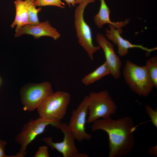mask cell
Masks as SVG:
<instances>
[{
	"mask_svg": "<svg viewBox=\"0 0 157 157\" xmlns=\"http://www.w3.org/2000/svg\"><path fill=\"white\" fill-rule=\"evenodd\" d=\"M93 131L102 130L108 134L109 140V157H126L135 144L134 132L136 129L133 119L125 116L117 120L111 117L97 120L91 126Z\"/></svg>",
	"mask_w": 157,
	"mask_h": 157,
	"instance_id": "obj_1",
	"label": "cell"
},
{
	"mask_svg": "<svg viewBox=\"0 0 157 157\" xmlns=\"http://www.w3.org/2000/svg\"><path fill=\"white\" fill-rule=\"evenodd\" d=\"M123 74L130 89L140 96L147 97L154 87L145 65L139 66L127 60Z\"/></svg>",
	"mask_w": 157,
	"mask_h": 157,
	"instance_id": "obj_2",
	"label": "cell"
},
{
	"mask_svg": "<svg viewBox=\"0 0 157 157\" xmlns=\"http://www.w3.org/2000/svg\"><path fill=\"white\" fill-rule=\"evenodd\" d=\"M70 98V94L67 92H52L37 108L39 117L61 121L67 113Z\"/></svg>",
	"mask_w": 157,
	"mask_h": 157,
	"instance_id": "obj_3",
	"label": "cell"
},
{
	"mask_svg": "<svg viewBox=\"0 0 157 157\" xmlns=\"http://www.w3.org/2000/svg\"><path fill=\"white\" fill-rule=\"evenodd\" d=\"M88 96V115L87 123H93L100 118L110 117L115 113L116 105L107 90L92 92Z\"/></svg>",
	"mask_w": 157,
	"mask_h": 157,
	"instance_id": "obj_4",
	"label": "cell"
},
{
	"mask_svg": "<svg viewBox=\"0 0 157 157\" xmlns=\"http://www.w3.org/2000/svg\"><path fill=\"white\" fill-rule=\"evenodd\" d=\"M61 121L47 119L40 117L30 119L22 127L20 132L15 137V141L21 145L20 151L13 157H23L27 154V146L39 135L43 133L46 127L51 125L59 129Z\"/></svg>",
	"mask_w": 157,
	"mask_h": 157,
	"instance_id": "obj_5",
	"label": "cell"
},
{
	"mask_svg": "<svg viewBox=\"0 0 157 157\" xmlns=\"http://www.w3.org/2000/svg\"><path fill=\"white\" fill-rule=\"evenodd\" d=\"M95 1V0L82 1L77 7L74 15V23L78 42L92 60H93L94 54L101 48L99 46H95L93 44L91 30L84 19V12L87 5Z\"/></svg>",
	"mask_w": 157,
	"mask_h": 157,
	"instance_id": "obj_6",
	"label": "cell"
},
{
	"mask_svg": "<svg viewBox=\"0 0 157 157\" xmlns=\"http://www.w3.org/2000/svg\"><path fill=\"white\" fill-rule=\"evenodd\" d=\"M53 92L52 85L48 82L35 84L24 89L21 94L24 110L33 111Z\"/></svg>",
	"mask_w": 157,
	"mask_h": 157,
	"instance_id": "obj_7",
	"label": "cell"
},
{
	"mask_svg": "<svg viewBox=\"0 0 157 157\" xmlns=\"http://www.w3.org/2000/svg\"><path fill=\"white\" fill-rule=\"evenodd\" d=\"M89 99L85 96L77 107L72 112L68 127L75 139L79 142L84 140H90L92 135L85 131V126L88 113Z\"/></svg>",
	"mask_w": 157,
	"mask_h": 157,
	"instance_id": "obj_8",
	"label": "cell"
},
{
	"mask_svg": "<svg viewBox=\"0 0 157 157\" xmlns=\"http://www.w3.org/2000/svg\"><path fill=\"white\" fill-rule=\"evenodd\" d=\"M58 129L63 134V141L54 142L50 136L44 138L42 140L51 149H56L61 153L64 157H79L80 153L75 145V138L67 124L61 122Z\"/></svg>",
	"mask_w": 157,
	"mask_h": 157,
	"instance_id": "obj_9",
	"label": "cell"
},
{
	"mask_svg": "<svg viewBox=\"0 0 157 157\" xmlns=\"http://www.w3.org/2000/svg\"><path fill=\"white\" fill-rule=\"evenodd\" d=\"M96 39L99 46L103 49L106 58V62L109 67L110 74L114 78L117 79L121 76L122 62L115 53L113 44L102 34L97 33Z\"/></svg>",
	"mask_w": 157,
	"mask_h": 157,
	"instance_id": "obj_10",
	"label": "cell"
},
{
	"mask_svg": "<svg viewBox=\"0 0 157 157\" xmlns=\"http://www.w3.org/2000/svg\"><path fill=\"white\" fill-rule=\"evenodd\" d=\"M109 26L110 29L106 30V35L109 40L117 45L118 53L120 56H123L127 55L129 49L131 48H139L149 53L157 49V47L149 49L141 45L133 44L121 36L120 35L122 30L121 28H116L111 24H109Z\"/></svg>",
	"mask_w": 157,
	"mask_h": 157,
	"instance_id": "obj_11",
	"label": "cell"
},
{
	"mask_svg": "<svg viewBox=\"0 0 157 157\" xmlns=\"http://www.w3.org/2000/svg\"><path fill=\"white\" fill-rule=\"evenodd\" d=\"M24 34L32 35L35 39L42 36H49L55 40L60 37V33L51 26L48 20L40 22L36 24H29L24 26L15 33V36L18 37Z\"/></svg>",
	"mask_w": 157,
	"mask_h": 157,
	"instance_id": "obj_12",
	"label": "cell"
},
{
	"mask_svg": "<svg viewBox=\"0 0 157 157\" xmlns=\"http://www.w3.org/2000/svg\"><path fill=\"white\" fill-rule=\"evenodd\" d=\"M100 6L98 13L94 17V22L98 28H101L106 24L113 25L116 28H121L127 24L129 20L127 19L121 22H113L110 18V11L105 0H100Z\"/></svg>",
	"mask_w": 157,
	"mask_h": 157,
	"instance_id": "obj_13",
	"label": "cell"
},
{
	"mask_svg": "<svg viewBox=\"0 0 157 157\" xmlns=\"http://www.w3.org/2000/svg\"><path fill=\"white\" fill-rule=\"evenodd\" d=\"M14 3L15 16L10 26L12 28L16 26L15 32L16 33L22 27L29 24V17L28 9L24 0H16Z\"/></svg>",
	"mask_w": 157,
	"mask_h": 157,
	"instance_id": "obj_14",
	"label": "cell"
},
{
	"mask_svg": "<svg viewBox=\"0 0 157 157\" xmlns=\"http://www.w3.org/2000/svg\"><path fill=\"white\" fill-rule=\"evenodd\" d=\"M110 74L108 66L106 61L94 70L85 76L82 79L83 84L88 86Z\"/></svg>",
	"mask_w": 157,
	"mask_h": 157,
	"instance_id": "obj_15",
	"label": "cell"
},
{
	"mask_svg": "<svg viewBox=\"0 0 157 157\" xmlns=\"http://www.w3.org/2000/svg\"><path fill=\"white\" fill-rule=\"evenodd\" d=\"M145 66L154 87L157 88V57L155 56L148 59Z\"/></svg>",
	"mask_w": 157,
	"mask_h": 157,
	"instance_id": "obj_16",
	"label": "cell"
},
{
	"mask_svg": "<svg viewBox=\"0 0 157 157\" xmlns=\"http://www.w3.org/2000/svg\"><path fill=\"white\" fill-rule=\"evenodd\" d=\"M28 9L29 17V24H36L40 22L38 14L41 10V7L36 8L35 0H24Z\"/></svg>",
	"mask_w": 157,
	"mask_h": 157,
	"instance_id": "obj_17",
	"label": "cell"
},
{
	"mask_svg": "<svg viewBox=\"0 0 157 157\" xmlns=\"http://www.w3.org/2000/svg\"><path fill=\"white\" fill-rule=\"evenodd\" d=\"M37 6H54L61 8H65V4L61 0H35Z\"/></svg>",
	"mask_w": 157,
	"mask_h": 157,
	"instance_id": "obj_18",
	"label": "cell"
},
{
	"mask_svg": "<svg viewBox=\"0 0 157 157\" xmlns=\"http://www.w3.org/2000/svg\"><path fill=\"white\" fill-rule=\"evenodd\" d=\"M146 112L151 119V121L153 125L157 128V109H154L149 105L145 106Z\"/></svg>",
	"mask_w": 157,
	"mask_h": 157,
	"instance_id": "obj_19",
	"label": "cell"
},
{
	"mask_svg": "<svg viewBox=\"0 0 157 157\" xmlns=\"http://www.w3.org/2000/svg\"><path fill=\"white\" fill-rule=\"evenodd\" d=\"M48 146H40L35 155V157H49V155L48 151Z\"/></svg>",
	"mask_w": 157,
	"mask_h": 157,
	"instance_id": "obj_20",
	"label": "cell"
},
{
	"mask_svg": "<svg viewBox=\"0 0 157 157\" xmlns=\"http://www.w3.org/2000/svg\"><path fill=\"white\" fill-rule=\"evenodd\" d=\"M7 144L6 141L0 140V157H11L7 156L5 153V147Z\"/></svg>",
	"mask_w": 157,
	"mask_h": 157,
	"instance_id": "obj_21",
	"label": "cell"
},
{
	"mask_svg": "<svg viewBox=\"0 0 157 157\" xmlns=\"http://www.w3.org/2000/svg\"><path fill=\"white\" fill-rule=\"evenodd\" d=\"M149 152L153 156H157V146L151 147L149 149Z\"/></svg>",
	"mask_w": 157,
	"mask_h": 157,
	"instance_id": "obj_22",
	"label": "cell"
},
{
	"mask_svg": "<svg viewBox=\"0 0 157 157\" xmlns=\"http://www.w3.org/2000/svg\"><path fill=\"white\" fill-rule=\"evenodd\" d=\"M68 4L69 6H71V5L72 6H74L75 4V0H64Z\"/></svg>",
	"mask_w": 157,
	"mask_h": 157,
	"instance_id": "obj_23",
	"label": "cell"
},
{
	"mask_svg": "<svg viewBox=\"0 0 157 157\" xmlns=\"http://www.w3.org/2000/svg\"><path fill=\"white\" fill-rule=\"evenodd\" d=\"M88 156L85 154L80 153L79 157H87Z\"/></svg>",
	"mask_w": 157,
	"mask_h": 157,
	"instance_id": "obj_24",
	"label": "cell"
},
{
	"mask_svg": "<svg viewBox=\"0 0 157 157\" xmlns=\"http://www.w3.org/2000/svg\"><path fill=\"white\" fill-rule=\"evenodd\" d=\"M83 0H75V4L79 3Z\"/></svg>",
	"mask_w": 157,
	"mask_h": 157,
	"instance_id": "obj_25",
	"label": "cell"
},
{
	"mask_svg": "<svg viewBox=\"0 0 157 157\" xmlns=\"http://www.w3.org/2000/svg\"><path fill=\"white\" fill-rule=\"evenodd\" d=\"M1 79L0 77V85H1Z\"/></svg>",
	"mask_w": 157,
	"mask_h": 157,
	"instance_id": "obj_26",
	"label": "cell"
}]
</instances>
